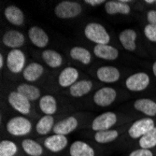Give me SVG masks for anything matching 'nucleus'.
<instances>
[{
    "label": "nucleus",
    "instance_id": "obj_1",
    "mask_svg": "<svg viewBox=\"0 0 156 156\" xmlns=\"http://www.w3.org/2000/svg\"><path fill=\"white\" fill-rule=\"evenodd\" d=\"M84 36L95 45H106L110 41V36L104 25L98 23H89L84 27Z\"/></svg>",
    "mask_w": 156,
    "mask_h": 156
},
{
    "label": "nucleus",
    "instance_id": "obj_2",
    "mask_svg": "<svg viewBox=\"0 0 156 156\" xmlns=\"http://www.w3.org/2000/svg\"><path fill=\"white\" fill-rule=\"evenodd\" d=\"M6 129L11 136H24L31 132L32 122L23 116H16L8 121Z\"/></svg>",
    "mask_w": 156,
    "mask_h": 156
},
{
    "label": "nucleus",
    "instance_id": "obj_3",
    "mask_svg": "<svg viewBox=\"0 0 156 156\" xmlns=\"http://www.w3.org/2000/svg\"><path fill=\"white\" fill-rule=\"evenodd\" d=\"M82 12V7L76 1L64 0L59 2L54 8V14L59 19H73L80 15Z\"/></svg>",
    "mask_w": 156,
    "mask_h": 156
},
{
    "label": "nucleus",
    "instance_id": "obj_4",
    "mask_svg": "<svg viewBox=\"0 0 156 156\" xmlns=\"http://www.w3.org/2000/svg\"><path fill=\"white\" fill-rule=\"evenodd\" d=\"M156 126L152 118L145 117L134 122L128 129V135L133 139H139Z\"/></svg>",
    "mask_w": 156,
    "mask_h": 156
},
{
    "label": "nucleus",
    "instance_id": "obj_5",
    "mask_svg": "<svg viewBox=\"0 0 156 156\" xmlns=\"http://www.w3.org/2000/svg\"><path fill=\"white\" fill-rule=\"evenodd\" d=\"M26 57L23 51L20 49L10 50L7 55V67L13 74H19L25 68Z\"/></svg>",
    "mask_w": 156,
    "mask_h": 156
},
{
    "label": "nucleus",
    "instance_id": "obj_6",
    "mask_svg": "<svg viewBox=\"0 0 156 156\" xmlns=\"http://www.w3.org/2000/svg\"><path fill=\"white\" fill-rule=\"evenodd\" d=\"M151 82V78L146 72H136L125 80V87L131 92H142L146 90Z\"/></svg>",
    "mask_w": 156,
    "mask_h": 156
},
{
    "label": "nucleus",
    "instance_id": "obj_7",
    "mask_svg": "<svg viewBox=\"0 0 156 156\" xmlns=\"http://www.w3.org/2000/svg\"><path fill=\"white\" fill-rule=\"evenodd\" d=\"M118 121L117 114L112 111H106L96 116L92 122V129L95 132L109 130Z\"/></svg>",
    "mask_w": 156,
    "mask_h": 156
},
{
    "label": "nucleus",
    "instance_id": "obj_8",
    "mask_svg": "<svg viewBox=\"0 0 156 156\" xmlns=\"http://www.w3.org/2000/svg\"><path fill=\"white\" fill-rule=\"evenodd\" d=\"M8 102L13 109H15L23 115H28L31 111L30 101L17 91L9 93Z\"/></svg>",
    "mask_w": 156,
    "mask_h": 156
},
{
    "label": "nucleus",
    "instance_id": "obj_9",
    "mask_svg": "<svg viewBox=\"0 0 156 156\" xmlns=\"http://www.w3.org/2000/svg\"><path fill=\"white\" fill-rule=\"evenodd\" d=\"M117 91L112 87H102L94 94V102L99 107H108L116 100Z\"/></svg>",
    "mask_w": 156,
    "mask_h": 156
},
{
    "label": "nucleus",
    "instance_id": "obj_10",
    "mask_svg": "<svg viewBox=\"0 0 156 156\" xmlns=\"http://www.w3.org/2000/svg\"><path fill=\"white\" fill-rule=\"evenodd\" d=\"M97 79L104 83H114L120 80V70L112 66H103L96 70Z\"/></svg>",
    "mask_w": 156,
    "mask_h": 156
},
{
    "label": "nucleus",
    "instance_id": "obj_11",
    "mask_svg": "<svg viewBox=\"0 0 156 156\" xmlns=\"http://www.w3.org/2000/svg\"><path fill=\"white\" fill-rule=\"evenodd\" d=\"M44 147L51 152H60L68 145V139L63 135H51L44 139Z\"/></svg>",
    "mask_w": 156,
    "mask_h": 156
},
{
    "label": "nucleus",
    "instance_id": "obj_12",
    "mask_svg": "<svg viewBox=\"0 0 156 156\" xmlns=\"http://www.w3.org/2000/svg\"><path fill=\"white\" fill-rule=\"evenodd\" d=\"M79 126V121L74 116H68L64 120L58 122L53 127L52 132L55 135L66 136L70 133L74 132Z\"/></svg>",
    "mask_w": 156,
    "mask_h": 156
},
{
    "label": "nucleus",
    "instance_id": "obj_13",
    "mask_svg": "<svg viewBox=\"0 0 156 156\" xmlns=\"http://www.w3.org/2000/svg\"><path fill=\"white\" fill-rule=\"evenodd\" d=\"M28 37L32 44L37 48H45L49 44V36L48 34L38 26H32L28 30Z\"/></svg>",
    "mask_w": 156,
    "mask_h": 156
},
{
    "label": "nucleus",
    "instance_id": "obj_14",
    "mask_svg": "<svg viewBox=\"0 0 156 156\" xmlns=\"http://www.w3.org/2000/svg\"><path fill=\"white\" fill-rule=\"evenodd\" d=\"M2 42L6 47L11 48V50L18 49L23 46L25 37L23 33L17 30L7 31L2 37Z\"/></svg>",
    "mask_w": 156,
    "mask_h": 156
},
{
    "label": "nucleus",
    "instance_id": "obj_15",
    "mask_svg": "<svg viewBox=\"0 0 156 156\" xmlns=\"http://www.w3.org/2000/svg\"><path fill=\"white\" fill-rule=\"evenodd\" d=\"M79 75V70L77 68L67 66L61 71L58 77V83L62 88L71 87L75 82L78 81Z\"/></svg>",
    "mask_w": 156,
    "mask_h": 156
},
{
    "label": "nucleus",
    "instance_id": "obj_16",
    "mask_svg": "<svg viewBox=\"0 0 156 156\" xmlns=\"http://www.w3.org/2000/svg\"><path fill=\"white\" fill-rule=\"evenodd\" d=\"M137 33L131 28L122 30L119 35L120 43L122 48L128 51H135L136 48Z\"/></svg>",
    "mask_w": 156,
    "mask_h": 156
},
{
    "label": "nucleus",
    "instance_id": "obj_17",
    "mask_svg": "<svg viewBox=\"0 0 156 156\" xmlns=\"http://www.w3.org/2000/svg\"><path fill=\"white\" fill-rule=\"evenodd\" d=\"M134 108L149 118L156 116V102L150 98H138L134 102Z\"/></svg>",
    "mask_w": 156,
    "mask_h": 156
},
{
    "label": "nucleus",
    "instance_id": "obj_18",
    "mask_svg": "<svg viewBox=\"0 0 156 156\" xmlns=\"http://www.w3.org/2000/svg\"><path fill=\"white\" fill-rule=\"evenodd\" d=\"M94 53L97 58L107 61H114L119 57V51L109 44L94 45Z\"/></svg>",
    "mask_w": 156,
    "mask_h": 156
},
{
    "label": "nucleus",
    "instance_id": "obj_19",
    "mask_svg": "<svg viewBox=\"0 0 156 156\" xmlns=\"http://www.w3.org/2000/svg\"><path fill=\"white\" fill-rule=\"evenodd\" d=\"M105 10L108 15H128L131 13V7L122 0H110L105 3Z\"/></svg>",
    "mask_w": 156,
    "mask_h": 156
},
{
    "label": "nucleus",
    "instance_id": "obj_20",
    "mask_svg": "<svg viewBox=\"0 0 156 156\" xmlns=\"http://www.w3.org/2000/svg\"><path fill=\"white\" fill-rule=\"evenodd\" d=\"M4 16L6 20L13 25L22 26L24 23V14L17 6L9 5L4 9Z\"/></svg>",
    "mask_w": 156,
    "mask_h": 156
},
{
    "label": "nucleus",
    "instance_id": "obj_21",
    "mask_svg": "<svg viewBox=\"0 0 156 156\" xmlns=\"http://www.w3.org/2000/svg\"><path fill=\"white\" fill-rule=\"evenodd\" d=\"M93 81L90 80H80L69 87V94L71 96L79 98L88 94L93 89Z\"/></svg>",
    "mask_w": 156,
    "mask_h": 156
},
{
    "label": "nucleus",
    "instance_id": "obj_22",
    "mask_svg": "<svg viewBox=\"0 0 156 156\" xmlns=\"http://www.w3.org/2000/svg\"><path fill=\"white\" fill-rule=\"evenodd\" d=\"M69 154L70 156H94L95 152L90 144L76 140L69 147Z\"/></svg>",
    "mask_w": 156,
    "mask_h": 156
},
{
    "label": "nucleus",
    "instance_id": "obj_23",
    "mask_svg": "<svg viewBox=\"0 0 156 156\" xmlns=\"http://www.w3.org/2000/svg\"><path fill=\"white\" fill-rule=\"evenodd\" d=\"M44 73V67L38 63L28 64L23 71V76L28 82H34L37 80Z\"/></svg>",
    "mask_w": 156,
    "mask_h": 156
},
{
    "label": "nucleus",
    "instance_id": "obj_24",
    "mask_svg": "<svg viewBox=\"0 0 156 156\" xmlns=\"http://www.w3.org/2000/svg\"><path fill=\"white\" fill-rule=\"evenodd\" d=\"M39 108L45 115H53L57 111V101L54 96L45 94L39 99Z\"/></svg>",
    "mask_w": 156,
    "mask_h": 156
},
{
    "label": "nucleus",
    "instance_id": "obj_25",
    "mask_svg": "<svg viewBox=\"0 0 156 156\" xmlns=\"http://www.w3.org/2000/svg\"><path fill=\"white\" fill-rule=\"evenodd\" d=\"M18 93H20L21 94H23L24 97H26L30 102L36 101L40 99V95H41V92L40 90L35 86V85L32 84H28V83H22L20 85H18L17 90Z\"/></svg>",
    "mask_w": 156,
    "mask_h": 156
},
{
    "label": "nucleus",
    "instance_id": "obj_26",
    "mask_svg": "<svg viewBox=\"0 0 156 156\" xmlns=\"http://www.w3.org/2000/svg\"><path fill=\"white\" fill-rule=\"evenodd\" d=\"M42 59L51 68H58L63 64L62 55L53 50H45L42 51Z\"/></svg>",
    "mask_w": 156,
    "mask_h": 156
},
{
    "label": "nucleus",
    "instance_id": "obj_27",
    "mask_svg": "<svg viewBox=\"0 0 156 156\" xmlns=\"http://www.w3.org/2000/svg\"><path fill=\"white\" fill-rule=\"evenodd\" d=\"M69 55L73 60L78 61L85 66L89 65L92 61L91 52L83 47H80V46L73 47L69 51Z\"/></svg>",
    "mask_w": 156,
    "mask_h": 156
},
{
    "label": "nucleus",
    "instance_id": "obj_28",
    "mask_svg": "<svg viewBox=\"0 0 156 156\" xmlns=\"http://www.w3.org/2000/svg\"><path fill=\"white\" fill-rule=\"evenodd\" d=\"M54 125V118L51 115H44L37 122L36 131L40 136H45L53 130Z\"/></svg>",
    "mask_w": 156,
    "mask_h": 156
},
{
    "label": "nucleus",
    "instance_id": "obj_29",
    "mask_svg": "<svg viewBox=\"0 0 156 156\" xmlns=\"http://www.w3.org/2000/svg\"><path fill=\"white\" fill-rule=\"evenodd\" d=\"M119 136H120V133L118 130L109 129V130H105V131L95 132L94 136V139L95 140V142L99 144H108L116 140L119 137Z\"/></svg>",
    "mask_w": 156,
    "mask_h": 156
},
{
    "label": "nucleus",
    "instance_id": "obj_30",
    "mask_svg": "<svg viewBox=\"0 0 156 156\" xmlns=\"http://www.w3.org/2000/svg\"><path fill=\"white\" fill-rule=\"evenodd\" d=\"M22 148L23 151L29 156H41L43 154V148H42V146L37 141L30 138H26L23 140Z\"/></svg>",
    "mask_w": 156,
    "mask_h": 156
},
{
    "label": "nucleus",
    "instance_id": "obj_31",
    "mask_svg": "<svg viewBox=\"0 0 156 156\" xmlns=\"http://www.w3.org/2000/svg\"><path fill=\"white\" fill-rule=\"evenodd\" d=\"M138 146L141 149L152 150L156 148V126L145 136L138 139Z\"/></svg>",
    "mask_w": 156,
    "mask_h": 156
},
{
    "label": "nucleus",
    "instance_id": "obj_32",
    "mask_svg": "<svg viewBox=\"0 0 156 156\" xmlns=\"http://www.w3.org/2000/svg\"><path fill=\"white\" fill-rule=\"evenodd\" d=\"M18 152L16 143L11 140H2L0 142V156H15Z\"/></svg>",
    "mask_w": 156,
    "mask_h": 156
},
{
    "label": "nucleus",
    "instance_id": "obj_33",
    "mask_svg": "<svg viewBox=\"0 0 156 156\" xmlns=\"http://www.w3.org/2000/svg\"><path fill=\"white\" fill-rule=\"evenodd\" d=\"M143 33H144L145 37L149 41L156 43V26L155 25H151V24L145 25L143 29Z\"/></svg>",
    "mask_w": 156,
    "mask_h": 156
},
{
    "label": "nucleus",
    "instance_id": "obj_34",
    "mask_svg": "<svg viewBox=\"0 0 156 156\" xmlns=\"http://www.w3.org/2000/svg\"><path fill=\"white\" fill-rule=\"evenodd\" d=\"M128 156H155V153L152 150L139 148L135 151H132Z\"/></svg>",
    "mask_w": 156,
    "mask_h": 156
},
{
    "label": "nucleus",
    "instance_id": "obj_35",
    "mask_svg": "<svg viewBox=\"0 0 156 156\" xmlns=\"http://www.w3.org/2000/svg\"><path fill=\"white\" fill-rule=\"evenodd\" d=\"M146 20L148 24L156 26V9H150L146 14Z\"/></svg>",
    "mask_w": 156,
    "mask_h": 156
},
{
    "label": "nucleus",
    "instance_id": "obj_36",
    "mask_svg": "<svg viewBox=\"0 0 156 156\" xmlns=\"http://www.w3.org/2000/svg\"><path fill=\"white\" fill-rule=\"evenodd\" d=\"M107 1L105 0H85L84 3L87 4L91 7H97V6H100L104 3H106Z\"/></svg>",
    "mask_w": 156,
    "mask_h": 156
},
{
    "label": "nucleus",
    "instance_id": "obj_37",
    "mask_svg": "<svg viewBox=\"0 0 156 156\" xmlns=\"http://www.w3.org/2000/svg\"><path fill=\"white\" fill-rule=\"evenodd\" d=\"M4 56L2 53H0V69H3L4 67Z\"/></svg>",
    "mask_w": 156,
    "mask_h": 156
},
{
    "label": "nucleus",
    "instance_id": "obj_38",
    "mask_svg": "<svg viewBox=\"0 0 156 156\" xmlns=\"http://www.w3.org/2000/svg\"><path fill=\"white\" fill-rule=\"evenodd\" d=\"M151 69H152V73H153V75L155 76V78H156V61L152 64V67H151Z\"/></svg>",
    "mask_w": 156,
    "mask_h": 156
},
{
    "label": "nucleus",
    "instance_id": "obj_39",
    "mask_svg": "<svg viewBox=\"0 0 156 156\" xmlns=\"http://www.w3.org/2000/svg\"><path fill=\"white\" fill-rule=\"evenodd\" d=\"M145 3L147 4V5H155V3H156V0H146L145 1Z\"/></svg>",
    "mask_w": 156,
    "mask_h": 156
},
{
    "label": "nucleus",
    "instance_id": "obj_40",
    "mask_svg": "<svg viewBox=\"0 0 156 156\" xmlns=\"http://www.w3.org/2000/svg\"><path fill=\"white\" fill-rule=\"evenodd\" d=\"M155 6H156V3H155Z\"/></svg>",
    "mask_w": 156,
    "mask_h": 156
}]
</instances>
